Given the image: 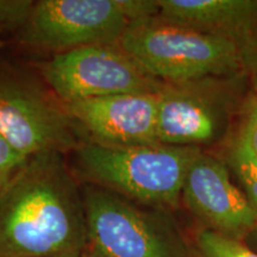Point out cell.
Listing matches in <instances>:
<instances>
[{
    "instance_id": "1",
    "label": "cell",
    "mask_w": 257,
    "mask_h": 257,
    "mask_svg": "<svg viewBox=\"0 0 257 257\" xmlns=\"http://www.w3.org/2000/svg\"><path fill=\"white\" fill-rule=\"evenodd\" d=\"M81 184L67 156L31 157L0 187V257H83Z\"/></svg>"
},
{
    "instance_id": "2",
    "label": "cell",
    "mask_w": 257,
    "mask_h": 257,
    "mask_svg": "<svg viewBox=\"0 0 257 257\" xmlns=\"http://www.w3.org/2000/svg\"><path fill=\"white\" fill-rule=\"evenodd\" d=\"M198 148L157 144L114 148L85 141L68 156L81 185H92L146 206L173 207Z\"/></svg>"
},
{
    "instance_id": "3",
    "label": "cell",
    "mask_w": 257,
    "mask_h": 257,
    "mask_svg": "<svg viewBox=\"0 0 257 257\" xmlns=\"http://www.w3.org/2000/svg\"><path fill=\"white\" fill-rule=\"evenodd\" d=\"M118 44L149 75L168 85L230 76L245 63L233 41L159 15L131 22Z\"/></svg>"
},
{
    "instance_id": "4",
    "label": "cell",
    "mask_w": 257,
    "mask_h": 257,
    "mask_svg": "<svg viewBox=\"0 0 257 257\" xmlns=\"http://www.w3.org/2000/svg\"><path fill=\"white\" fill-rule=\"evenodd\" d=\"M0 135L27 159L68 157L87 141L43 79L5 63H0Z\"/></svg>"
},
{
    "instance_id": "5",
    "label": "cell",
    "mask_w": 257,
    "mask_h": 257,
    "mask_svg": "<svg viewBox=\"0 0 257 257\" xmlns=\"http://www.w3.org/2000/svg\"><path fill=\"white\" fill-rule=\"evenodd\" d=\"M159 15L152 0H40L17 32L22 46L53 55L95 44H114L131 22Z\"/></svg>"
},
{
    "instance_id": "6",
    "label": "cell",
    "mask_w": 257,
    "mask_h": 257,
    "mask_svg": "<svg viewBox=\"0 0 257 257\" xmlns=\"http://www.w3.org/2000/svg\"><path fill=\"white\" fill-rule=\"evenodd\" d=\"M81 188L87 227L83 257H191L161 212L96 186Z\"/></svg>"
},
{
    "instance_id": "7",
    "label": "cell",
    "mask_w": 257,
    "mask_h": 257,
    "mask_svg": "<svg viewBox=\"0 0 257 257\" xmlns=\"http://www.w3.org/2000/svg\"><path fill=\"white\" fill-rule=\"evenodd\" d=\"M40 70L48 87L66 105L127 93H157L165 85L149 75L118 43L55 54Z\"/></svg>"
},
{
    "instance_id": "8",
    "label": "cell",
    "mask_w": 257,
    "mask_h": 257,
    "mask_svg": "<svg viewBox=\"0 0 257 257\" xmlns=\"http://www.w3.org/2000/svg\"><path fill=\"white\" fill-rule=\"evenodd\" d=\"M181 197L212 231L244 242L256 229V210L232 184L226 167L213 156L200 152L194 157Z\"/></svg>"
},
{
    "instance_id": "9",
    "label": "cell",
    "mask_w": 257,
    "mask_h": 257,
    "mask_svg": "<svg viewBox=\"0 0 257 257\" xmlns=\"http://www.w3.org/2000/svg\"><path fill=\"white\" fill-rule=\"evenodd\" d=\"M157 93L102 96L66 106L93 143L114 148L157 146Z\"/></svg>"
},
{
    "instance_id": "10",
    "label": "cell",
    "mask_w": 257,
    "mask_h": 257,
    "mask_svg": "<svg viewBox=\"0 0 257 257\" xmlns=\"http://www.w3.org/2000/svg\"><path fill=\"white\" fill-rule=\"evenodd\" d=\"M202 81L168 85L157 93V140L172 147L198 148L219 138L227 120L226 101Z\"/></svg>"
},
{
    "instance_id": "11",
    "label": "cell",
    "mask_w": 257,
    "mask_h": 257,
    "mask_svg": "<svg viewBox=\"0 0 257 257\" xmlns=\"http://www.w3.org/2000/svg\"><path fill=\"white\" fill-rule=\"evenodd\" d=\"M157 5L160 17L229 38L244 56L257 35V0H157Z\"/></svg>"
},
{
    "instance_id": "12",
    "label": "cell",
    "mask_w": 257,
    "mask_h": 257,
    "mask_svg": "<svg viewBox=\"0 0 257 257\" xmlns=\"http://www.w3.org/2000/svg\"><path fill=\"white\" fill-rule=\"evenodd\" d=\"M230 163L238 176L244 193L257 212V157L242 131L231 149Z\"/></svg>"
},
{
    "instance_id": "13",
    "label": "cell",
    "mask_w": 257,
    "mask_h": 257,
    "mask_svg": "<svg viewBox=\"0 0 257 257\" xmlns=\"http://www.w3.org/2000/svg\"><path fill=\"white\" fill-rule=\"evenodd\" d=\"M199 257H257V251L251 246L230 237L201 229L195 237Z\"/></svg>"
},
{
    "instance_id": "14",
    "label": "cell",
    "mask_w": 257,
    "mask_h": 257,
    "mask_svg": "<svg viewBox=\"0 0 257 257\" xmlns=\"http://www.w3.org/2000/svg\"><path fill=\"white\" fill-rule=\"evenodd\" d=\"M34 2L0 0V34L3 31L18 32L30 14Z\"/></svg>"
},
{
    "instance_id": "15",
    "label": "cell",
    "mask_w": 257,
    "mask_h": 257,
    "mask_svg": "<svg viewBox=\"0 0 257 257\" xmlns=\"http://www.w3.org/2000/svg\"><path fill=\"white\" fill-rule=\"evenodd\" d=\"M28 160L0 135V187L9 181Z\"/></svg>"
},
{
    "instance_id": "16",
    "label": "cell",
    "mask_w": 257,
    "mask_h": 257,
    "mask_svg": "<svg viewBox=\"0 0 257 257\" xmlns=\"http://www.w3.org/2000/svg\"><path fill=\"white\" fill-rule=\"evenodd\" d=\"M248 110L249 111L248 114H246L245 121H244L242 133L245 135L252 152L255 153L257 157V92Z\"/></svg>"
},
{
    "instance_id": "17",
    "label": "cell",
    "mask_w": 257,
    "mask_h": 257,
    "mask_svg": "<svg viewBox=\"0 0 257 257\" xmlns=\"http://www.w3.org/2000/svg\"><path fill=\"white\" fill-rule=\"evenodd\" d=\"M249 237H255V238H256V243H257V226H256V229L253 230L251 233H250Z\"/></svg>"
},
{
    "instance_id": "18",
    "label": "cell",
    "mask_w": 257,
    "mask_h": 257,
    "mask_svg": "<svg viewBox=\"0 0 257 257\" xmlns=\"http://www.w3.org/2000/svg\"><path fill=\"white\" fill-rule=\"evenodd\" d=\"M256 92H257V89H256Z\"/></svg>"
},
{
    "instance_id": "19",
    "label": "cell",
    "mask_w": 257,
    "mask_h": 257,
    "mask_svg": "<svg viewBox=\"0 0 257 257\" xmlns=\"http://www.w3.org/2000/svg\"><path fill=\"white\" fill-rule=\"evenodd\" d=\"M0 43H2V42H0Z\"/></svg>"
}]
</instances>
